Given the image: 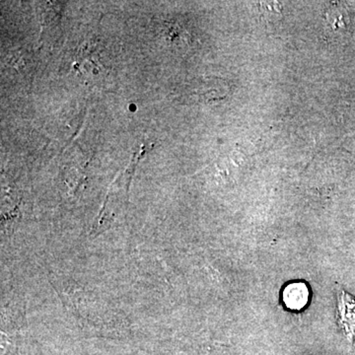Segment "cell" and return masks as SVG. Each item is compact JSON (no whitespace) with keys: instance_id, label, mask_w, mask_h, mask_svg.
Returning a JSON list of instances; mask_svg holds the SVG:
<instances>
[{"instance_id":"1","label":"cell","mask_w":355,"mask_h":355,"mask_svg":"<svg viewBox=\"0 0 355 355\" xmlns=\"http://www.w3.org/2000/svg\"><path fill=\"white\" fill-rule=\"evenodd\" d=\"M336 321L347 340H355V298L347 291H340L336 305Z\"/></svg>"},{"instance_id":"2","label":"cell","mask_w":355,"mask_h":355,"mask_svg":"<svg viewBox=\"0 0 355 355\" xmlns=\"http://www.w3.org/2000/svg\"><path fill=\"white\" fill-rule=\"evenodd\" d=\"M310 292L304 282H292L284 287L282 300L291 310H302L309 302Z\"/></svg>"}]
</instances>
